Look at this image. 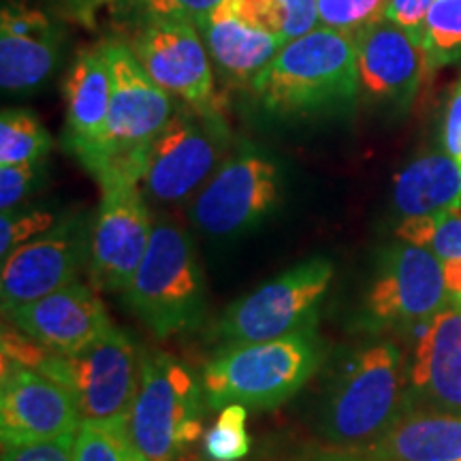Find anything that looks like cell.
Returning <instances> with one entry per match:
<instances>
[{
  "instance_id": "1",
  "label": "cell",
  "mask_w": 461,
  "mask_h": 461,
  "mask_svg": "<svg viewBox=\"0 0 461 461\" xmlns=\"http://www.w3.org/2000/svg\"><path fill=\"white\" fill-rule=\"evenodd\" d=\"M263 112L278 118H310L350 107L359 96L357 37L314 28L293 39L252 79Z\"/></svg>"
},
{
  "instance_id": "2",
  "label": "cell",
  "mask_w": 461,
  "mask_h": 461,
  "mask_svg": "<svg viewBox=\"0 0 461 461\" xmlns=\"http://www.w3.org/2000/svg\"><path fill=\"white\" fill-rule=\"evenodd\" d=\"M3 361L31 367L67 387L82 420L129 419L140 389L141 353L118 327L75 355L54 353L15 325L5 327Z\"/></svg>"
},
{
  "instance_id": "3",
  "label": "cell",
  "mask_w": 461,
  "mask_h": 461,
  "mask_svg": "<svg viewBox=\"0 0 461 461\" xmlns=\"http://www.w3.org/2000/svg\"><path fill=\"white\" fill-rule=\"evenodd\" d=\"M408 411V363L393 342L378 339L339 367L322 406L321 434L336 451L363 455Z\"/></svg>"
},
{
  "instance_id": "4",
  "label": "cell",
  "mask_w": 461,
  "mask_h": 461,
  "mask_svg": "<svg viewBox=\"0 0 461 461\" xmlns=\"http://www.w3.org/2000/svg\"><path fill=\"white\" fill-rule=\"evenodd\" d=\"M321 355L314 327L269 342L224 348L207 363L201 376L205 406L244 403L258 411L278 408L312 378Z\"/></svg>"
},
{
  "instance_id": "5",
  "label": "cell",
  "mask_w": 461,
  "mask_h": 461,
  "mask_svg": "<svg viewBox=\"0 0 461 461\" xmlns=\"http://www.w3.org/2000/svg\"><path fill=\"white\" fill-rule=\"evenodd\" d=\"M112 73L105 152L92 171L99 186L140 182L152 141L176 112V99L149 77L131 45L103 43Z\"/></svg>"
},
{
  "instance_id": "6",
  "label": "cell",
  "mask_w": 461,
  "mask_h": 461,
  "mask_svg": "<svg viewBox=\"0 0 461 461\" xmlns=\"http://www.w3.org/2000/svg\"><path fill=\"white\" fill-rule=\"evenodd\" d=\"M122 293L157 338L197 330L205 319V280L186 230L154 224L146 257Z\"/></svg>"
},
{
  "instance_id": "7",
  "label": "cell",
  "mask_w": 461,
  "mask_h": 461,
  "mask_svg": "<svg viewBox=\"0 0 461 461\" xmlns=\"http://www.w3.org/2000/svg\"><path fill=\"white\" fill-rule=\"evenodd\" d=\"M203 384L167 353H141L129 431L149 461H177L203 434Z\"/></svg>"
},
{
  "instance_id": "8",
  "label": "cell",
  "mask_w": 461,
  "mask_h": 461,
  "mask_svg": "<svg viewBox=\"0 0 461 461\" xmlns=\"http://www.w3.org/2000/svg\"><path fill=\"white\" fill-rule=\"evenodd\" d=\"M230 152V129L221 103L176 112L152 141L141 186L158 203H180L199 193Z\"/></svg>"
},
{
  "instance_id": "9",
  "label": "cell",
  "mask_w": 461,
  "mask_h": 461,
  "mask_svg": "<svg viewBox=\"0 0 461 461\" xmlns=\"http://www.w3.org/2000/svg\"><path fill=\"white\" fill-rule=\"evenodd\" d=\"M331 280L330 258L312 257L233 302L216 322L221 350L312 330Z\"/></svg>"
},
{
  "instance_id": "10",
  "label": "cell",
  "mask_w": 461,
  "mask_h": 461,
  "mask_svg": "<svg viewBox=\"0 0 461 461\" xmlns=\"http://www.w3.org/2000/svg\"><path fill=\"white\" fill-rule=\"evenodd\" d=\"M280 167L261 148L241 143L190 203V221L216 238L244 233L257 227L280 203Z\"/></svg>"
},
{
  "instance_id": "11",
  "label": "cell",
  "mask_w": 461,
  "mask_h": 461,
  "mask_svg": "<svg viewBox=\"0 0 461 461\" xmlns=\"http://www.w3.org/2000/svg\"><path fill=\"white\" fill-rule=\"evenodd\" d=\"M448 302L445 272L434 252L400 240L378 258L361 321L370 331L414 330Z\"/></svg>"
},
{
  "instance_id": "12",
  "label": "cell",
  "mask_w": 461,
  "mask_h": 461,
  "mask_svg": "<svg viewBox=\"0 0 461 461\" xmlns=\"http://www.w3.org/2000/svg\"><path fill=\"white\" fill-rule=\"evenodd\" d=\"M90 229V282L99 291H124L146 257L154 224L140 182L101 186Z\"/></svg>"
},
{
  "instance_id": "13",
  "label": "cell",
  "mask_w": 461,
  "mask_h": 461,
  "mask_svg": "<svg viewBox=\"0 0 461 461\" xmlns=\"http://www.w3.org/2000/svg\"><path fill=\"white\" fill-rule=\"evenodd\" d=\"M90 257V230L82 216H67L3 258L0 302L9 314L77 282Z\"/></svg>"
},
{
  "instance_id": "14",
  "label": "cell",
  "mask_w": 461,
  "mask_h": 461,
  "mask_svg": "<svg viewBox=\"0 0 461 461\" xmlns=\"http://www.w3.org/2000/svg\"><path fill=\"white\" fill-rule=\"evenodd\" d=\"M131 48L149 77L173 99L194 107L218 103L210 51L194 22L149 15Z\"/></svg>"
},
{
  "instance_id": "15",
  "label": "cell",
  "mask_w": 461,
  "mask_h": 461,
  "mask_svg": "<svg viewBox=\"0 0 461 461\" xmlns=\"http://www.w3.org/2000/svg\"><path fill=\"white\" fill-rule=\"evenodd\" d=\"M82 425L71 391L50 376L3 361L0 438L3 447H24L73 438Z\"/></svg>"
},
{
  "instance_id": "16",
  "label": "cell",
  "mask_w": 461,
  "mask_h": 461,
  "mask_svg": "<svg viewBox=\"0 0 461 461\" xmlns=\"http://www.w3.org/2000/svg\"><path fill=\"white\" fill-rule=\"evenodd\" d=\"M359 95L376 105L408 109L429 73L423 41L389 17L357 37Z\"/></svg>"
},
{
  "instance_id": "17",
  "label": "cell",
  "mask_w": 461,
  "mask_h": 461,
  "mask_svg": "<svg viewBox=\"0 0 461 461\" xmlns=\"http://www.w3.org/2000/svg\"><path fill=\"white\" fill-rule=\"evenodd\" d=\"M408 402L411 408L461 414V310L453 299L414 327Z\"/></svg>"
},
{
  "instance_id": "18",
  "label": "cell",
  "mask_w": 461,
  "mask_h": 461,
  "mask_svg": "<svg viewBox=\"0 0 461 461\" xmlns=\"http://www.w3.org/2000/svg\"><path fill=\"white\" fill-rule=\"evenodd\" d=\"M17 330L60 355H75L99 342L112 330L101 297L82 282H73L9 312Z\"/></svg>"
},
{
  "instance_id": "19",
  "label": "cell",
  "mask_w": 461,
  "mask_h": 461,
  "mask_svg": "<svg viewBox=\"0 0 461 461\" xmlns=\"http://www.w3.org/2000/svg\"><path fill=\"white\" fill-rule=\"evenodd\" d=\"M65 143L92 173L105 152L112 103V73L103 43L79 51L73 60L65 79Z\"/></svg>"
},
{
  "instance_id": "20",
  "label": "cell",
  "mask_w": 461,
  "mask_h": 461,
  "mask_svg": "<svg viewBox=\"0 0 461 461\" xmlns=\"http://www.w3.org/2000/svg\"><path fill=\"white\" fill-rule=\"evenodd\" d=\"M60 32L43 11L5 0L0 14V86L11 95L37 90L54 73Z\"/></svg>"
},
{
  "instance_id": "21",
  "label": "cell",
  "mask_w": 461,
  "mask_h": 461,
  "mask_svg": "<svg viewBox=\"0 0 461 461\" xmlns=\"http://www.w3.org/2000/svg\"><path fill=\"white\" fill-rule=\"evenodd\" d=\"M199 31L218 71L233 84H252L286 45L285 39L241 20L229 0L205 17Z\"/></svg>"
},
{
  "instance_id": "22",
  "label": "cell",
  "mask_w": 461,
  "mask_h": 461,
  "mask_svg": "<svg viewBox=\"0 0 461 461\" xmlns=\"http://www.w3.org/2000/svg\"><path fill=\"white\" fill-rule=\"evenodd\" d=\"M363 457L372 461H461V414L411 408Z\"/></svg>"
},
{
  "instance_id": "23",
  "label": "cell",
  "mask_w": 461,
  "mask_h": 461,
  "mask_svg": "<svg viewBox=\"0 0 461 461\" xmlns=\"http://www.w3.org/2000/svg\"><path fill=\"white\" fill-rule=\"evenodd\" d=\"M393 205L402 218L461 210V163L447 149L414 158L395 176Z\"/></svg>"
},
{
  "instance_id": "24",
  "label": "cell",
  "mask_w": 461,
  "mask_h": 461,
  "mask_svg": "<svg viewBox=\"0 0 461 461\" xmlns=\"http://www.w3.org/2000/svg\"><path fill=\"white\" fill-rule=\"evenodd\" d=\"M397 238L414 246H425L434 252L445 272L448 295L461 299V210L438 212L429 216L403 218L397 227Z\"/></svg>"
},
{
  "instance_id": "25",
  "label": "cell",
  "mask_w": 461,
  "mask_h": 461,
  "mask_svg": "<svg viewBox=\"0 0 461 461\" xmlns=\"http://www.w3.org/2000/svg\"><path fill=\"white\" fill-rule=\"evenodd\" d=\"M248 24L293 41L319 28V0H229Z\"/></svg>"
},
{
  "instance_id": "26",
  "label": "cell",
  "mask_w": 461,
  "mask_h": 461,
  "mask_svg": "<svg viewBox=\"0 0 461 461\" xmlns=\"http://www.w3.org/2000/svg\"><path fill=\"white\" fill-rule=\"evenodd\" d=\"M75 461H149L129 431V419L82 420L73 442Z\"/></svg>"
},
{
  "instance_id": "27",
  "label": "cell",
  "mask_w": 461,
  "mask_h": 461,
  "mask_svg": "<svg viewBox=\"0 0 461 461\" xmlns=\"http://www.w3.org/2000/svg\"><path fill=\"white\" fill-rule=\"evenodd\" d=\"M51 137L28 109H3L0 115V165L43 163Z\"/></svg>"
},
{
  "instance_id": "28",
  "label": "cell",
  "mask_w": 461,
  "mask_h": 461,
  "mask_svg": "<svg viewBox=\"0 0 461 461\" xmlns=\"http://www.w3.org/2000/svg\"><path fill=\"white\" fill-rule=\"evenodd\" d=\"M429 73L461 58V0H436L423 28Z\"/></svg>"
},
{
  "instance_id": "29",
  "label": "cell",
  "mask_w": 461,
  "mask_h": 461,
  "mask_svg": "<svg viewBox=\"0 0 461 461\" xmlns=\"http://www.w3.org/2000/svg\"><path fill=\"white\" fill-rule=\"evenodd\" d=\"M248 411L244 403L221 408L216 423L205 434L203 448L212 461H240L250 453V434L246 429Z\"/></svg>"
},
{
  "instance_id": "30",
  "label": "cell",
  "mask_w": 461,
  "mask_h": 461,
  "mask_svg": "<svg viewBox=\"0 0 461 461\" xmlns=\"http://www.w3.org/2000/svg\"><path fill=\"white\" fill-rule=\"evenodd\" d=\"M389 0H319V26L359 34L384 17Z\"/></svg>"
},
{
  "instance_id": "31",
  "label": "cell",
  "mask_w": 461,
  "mask_h": 461,
  "mask_svg": "<svg viewBox=\"0 0 461 461\" xmlns=\"http://www.w3.org/2000/svg\"><path fill=\"white\" fill-rule=\"evenodd\" d=\"M54 224L56 218L45 210L3 212V218H0V257L7 258L11 252L50 230Z\"/></svg>"
},
{
  "instance_id": "32",
  "label": "cell",
  "mask_w": 461,
  "mask_h": 461,
  "mask_svg": "<svg viewBox=\"0 0 461 461\" xmlns=\"http://www.w3.org/2000/svg\"><path fill=\"white\" fill-rule=\"evenodd\" d=\"M43 163L0 165V207L3 212L15 210L37 190Z\"/></svg>"
},
{
  "instance_id": "33",
  "label": "cell",
  "mask_w": 461,
  "mask_h": 461,
  "mask_svg": "<svg viewBox=\"0 0 461 461\" xmlns=\"http://www.w3.org/2000/svg\"><path fill=\"white\" fill-rule=\"evenodd\" d=\"M73 442L75 436L37 445L3 447V461H75Z\"/></svg>"
},
{
  "instance_id": "34",
  "label": "cell",
  "mask_w": 461,
  "mask_h": 461,
  "mask_svg": "<svg viewBox=\"0 0 461 461\" xmlns=\"http://www.w3.org/2000/svg\"><path fill=\"white\" fill-rule=\"evenodd\" d=\"M149 15L182 17L201 26L222 0H141Z\"/></svg>"
},
{
  "instance_id": "35",
  "label": "cell",
  "mask_w": 461,
  "mask_h": 461,
  "mask_svg": "<svg viewBox=\"0 0 461 461\" xmlns=\"http://www.w3.org/2000/svg\"><path fill=\"white\" fill-rule=\"evenodd\" d=\"M436 0H389L384 17L423 41V28Z\"/></svg>"
},
{
  "instance_id": "36",
  "label": "cell",
  "mask_w": 461,
  "mask_h": 461,
  "mask_svg": "<svg viewBox=\"0 0 461 461\" xmlns=\"http://www.w3.org/2000/svg\"><path fill=\"white\" fill-rule=\"evenodd\" d=\"M442 148L455 158H461V79L448 99L442 122Z\"/></svg>"
},
{
  "instance_id": "37",
  "label": "cell",
  "mask_w": 461,
  "mask_h": 461,
  "mask_svg": "<svg viewBox=\"0 0 461 461\" xmlns=\"http://www.w3.org/2000/svg\"><path fill=\"white\" fill-rule=\"evenodd\" d=\"M305 461H372L363 455H355V453H344V451H333V453H322L316 455V457H310Z\"/></svg>"
},
{
  "instance_id": "38",
  "label": "cell",
  "mask_w": 461,
  "mask_h": 461,
  "mask_svg": "<svg viewBox=\"0 0 461 461\" xmlns=\"http://www.w3.org/2000/svg\"><path fill=\"white\" fill-rule=\"evenodd\" d=\"M75 9L84 11V14H90L92 9H96L103 3H113V0H68Z\"/></svg>"
},
{
  "instance_id": "39",
  "label": "cell",
  "mask_w": 461,
  "mask_h": 461,
  "mask_svg": "<svg viewBox=\"0 0 461 461\" xmlns=\"http://www.w3.org/2000/svg\"><path fill=\"white\" fill-rule=\"evenodd\" d=\"M455 303H457V305H459V310H461V299H459V302H455Z\"/></svg>"
},
{
  "instance_id": "40",
  "label": "cell",
  "mask_w": 461,
  "mask_h": 461,
  "mask_svg": "<svg viewBox=\"0 0 461 461\" xmlns=\"http://www.w3.org/2000/svg\"><path fill=\"white\" fill-rule=\"evenodd\" d=\"M459 163H461V158H459Z\"/></svg>"
}]
</instances>
